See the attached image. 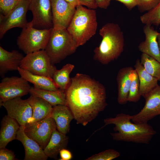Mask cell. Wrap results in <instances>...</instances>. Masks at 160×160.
I'll return each instance as SVG.
<instances>
[{"label":"cell","instance_id":"obj_1","mask_svg":"<svg viewBox=\"0 0 160 160\" xmlns=\"http://www.w3.org/2000/svg\"><path fill=\"white\" fill-rule=\"evenodd\" d=\"M71 79L65 91L67 106L77 123L85 126L107 106L105 89L85 74L78 73Z\"/></svg>","mask_w":160,"mask_h":160},{"label":"cell","instance_id":"obj_2","mask_svg":"<svg viewBox=\"0 0 160 160\" xmlns=\"http://www.w3.org/2000/svg\"><path fill=\"white\" fill-rule=\"evenodd\" d=\"M132 115L120 113L114 117L105 119V126L113 124L114 133H111L113 139L118 141L148 144L156 133L153 127L147 123H136L132 122Z\"/></svg>","mask_w":160,"mask_h":160},{"label":"cell","instance_id":"obj_3","mask_svg":"<svg viewBox=\"0 0 160 160\" xmlns=\"http://www.w3.org/2000/svg\"><path fill=\"white\" fill-rule=\"evenodd\" d=\"M99 33L102 39L99 46L94 50V58L106 65L117 59L123 52V32L118 24L108 23L101 27Z\"/></svg>","mask_w":160,"mask_h":160},{"label":"cell","instance_id":"obj_4","mask_svg":"<svg viewBox=\"0 0 160 160\" xmlns=\"http://www.w3.org/2000/svg\"><path fill=\"white\" fill-rule=\"evenodd\" d=\"M97 26L96 11L79 5L67 29L78 47L85 44L96 33Z\"/></svg>","mask_w":160,"mask_h":160},{"label":"cell","instance_id":"obj_5","mask_svg":"<svg viewBox=\"0 0 160 160\" xmlns=\"http://www.w3.org/2000/svg\"><path fill=\"white\" fill-rule=\"evenodd\" d=\"M77 47L67 29L52 28L44 49L52 63H60L74 53Z\"/></svg>","mask_w":160,"mask_h":160},{"label":"cell","instance_id":"obj_6","mask_svg":"<svg viewBox=\"0 0 160 160\" xmlns=\"http://www.w3.org/2000/svg\"><path fill=\"white\" fill-rule=\"evenodd\" d=\"M51 29H37L33 27L31 21L28 22L17 38L18 48L26 55L44 50Z\"/></svg>","mask_w":160,"mask_h":160},{"label":"cell","instance_id":"obj_7","mask_svg":"<svg viewBox=\"0 0 160 160\" xmlns=\"http://www.w3.org/2000/svg\"><path fill=\"white\" fill-rule=\"evenodd\" d=\"M20 68L33 74L52 78L57 69L44 50L26 55L22 60Z\"/></svg>","mask_w":160,"mask_h":160},{"label":"cell","instance_id":"obj_8","mask_svg":"<svg viewBox=\"0 0 160 160\" xmlns=\"http://www.w3.org/2000/svg\"><path fill=\"white\" fill-rule=\"evenodd\" d=\"M31 0H20L15 7L6 15H0V39L12 28H23L27 25L26 15Z\"/></svg>","mask_w":160,"mask_h":160},{"label":"cell","instance_id":"obj_9","mask_svg":"<svg viewBox=\"0 0 160 160\" xmlns=\"http://www.w3.org/2000/svg\"><path fill=\"white\" fill-rule=\"evenodd\" d=\"M56 129L55 121L49 116L40 121L27 123L25 125L24 131L29 137L36 141L44 149L52 132Z\"/></svg>","mask_w":160,"mask_h":160},{"label":"cell","instance_id":"obj_10","mask_svg":"<svg viewBox=\"0 0 160 160\" xmlns=\"http://www.w3.org/2000/svg\"><path fill=\"white\" fill-rule=\"evenodd\" d=\"M28 82L20 76L4 77L0 83V104L29 93Z\"/></svg>","mask_w":160,"mask_h":160},{"label":"cell","instance_id":"obj_11","mask_svg":"<svg viewBox=\"0 0 160 160\" xmlns=\"http://www.w3.org/2000/svg\"><path fill=\"white\" fill-rule=\"evenodd\" d=\"M28 10L33 14L31 22L34 28L38 29L53 28L51 0H31Z\"/></svg>","mask_w":160,"mask_h":160},{"label":"cell","instance_id":"obj_12","mask_svg":"<svg viewBox=\"0 0 160 160\" xmlns=\"http://www.w3.org/2000/svg\"><path fill=\"white\" fill-rule=\"evenodd\" d=\"M145 104L137 113L132 115V121L136 123H147L160 115V86L158 84L144 97Z\"/></svg>","mask_w":160,"mask_h":160},{"label":"cell","instance_id":"obj_13","mask_svg":"<svg viewBox=\"0 0 160 160\" xmlns=\"http://www.w3.org/2000/svg\"><path fill=\"white\" fill-rule=\"evenodd\" d=\"M6 109L7 115L15 120L20 126L25 125L32 117V110L27 99L16 97L0 104Z\"/></svg>","mask_w":160,"mask_h":160},{"label":"cell","instance_id":"obj_14","mask_svg":"<svg viewBox=\"0 0 160 160\" xmlns=\"http://www.w3.org/2000/svg\"><path fill=\"white\" fill-rule=\"evenodd\" d=\"M53 28L67 29L75 13L76 7L65 0H51Z\"/></svg>","mask_w":160,"mask_h":160},{"label":"cell","instance_id":"obj_15","mask_svg":"<svg viewBox=\"0 0 160 160\" xmlns=\"http://www.w3.org/2000/svg\"><path fill=\"white\" fill-rule=\"evenodd\" d=\"M25 126H20L16 140L23 145L25 150L24 160H46L48 157L44 150L35 141L29 137L24 131Z\"/></svg>","mask_w":160,"mask_h":160},{"label":"cell","instance_id":"obj_16","mask_svg":"<svg viewBox=\"0 0 160 160\" xmlns=\"http://www.w3.org/2000/svg\"><path fill=\"white\" fill-rule=\"evenodd\" d=\"M143 31L145 36V41L138 46L139 50L154 58L160 63V51L157 41L159 33L150 25H145Z\"/></svg>","mask_w":160,"mask_h":160},{"label":"cell","instance_id":"obj_17","mask_svg":"<svg viewBox=\"0 0 160 160\" xmlns=\"http://www.w3.org/2000/svg\"><path fill=\"white\" fill-rule=\"evenodd\" d=\"M24 57L16 50L9 52L0 46V76L4 78L8 71H17Z\"/></svg>","mask_w":160,"mask_h":160},{"label":"cell","instance_id":"obj_18","mask_svg":"<svg viewBox=\"0 0 160 160\" xmlns=\"http://www.w3.org/2000/svg\"><path fill=\"white\" fill-rule=\"evenodd\" d=\"M50 116L55 121L58 131L65 135L69 132L70 123L74 118L67 106L58 105L53 106Z\"/></svg>","mask_w":160,"mask_h":160},{"label":"cell","instance_id":"obj_19","mask_svg":"<svg viewBox=\"0 0 160 160\" xmlns=\"http://www.w3.org/2000/svg\"><path fill=\"white\" fill-rule=\"evenodd\" d=\"M20 127L15 120L7 115L3 117L0 130V148H5L9 143L16 139Z\"/></svg>","mask_w":160,"mask_h":160},{"label":"cell","instance_id":"obj_20","mask_svg":"<svg viewBox=\"0 0 160 160\" xmlns=\"http://www.w3.org/2000/svg\"><path fill=\"white\" fill-rule=\"evenodd\" d=\"M133 68L131 67L122 68L119 71L117 77L118 85L117 101L120 105L126 104L128 101L131 82V74Z\"/></svg>","mask_w":160,"mask_h":160},{"label":"cell","instance_id":"obj_21","mask_svg":"<svg viewBox=\"0 0 160 160\" xmlns=\"http://www.w3.org/2000/svg\"><path fill=\"white\" fill-rule=\"evenodd\" d=\"M32 110V115L28 123L42 120L50 116L53 106L40 97L31 95L28 98Z\"/></svg>","mask_w":160,"mask_h":160},{"label":"cell","instance_id":"obj_22","mask_svg":"<svg viewBox=\"0 0 160 160\" xmlns=\"http://www.w3.org/2000/svg\"><path fill=\"white\" fill-rule=\"evenodd\" d=\"M29 93L43 99L52 106L58 105L67 106L65 91L59 89L57 90H49L33 86L31 87Z\"/></svg>","mask_w":160,"mask_h":160},{"label":"cell","instance_id":"obj_23","mask_svg":"<svg viewBox=\"0 0 160 160\" xmlns=\"http://www.w3.org/2000/svg\"><path fill=\"white\" fill-rule=\"evenodd\" d=\"M68 137L58 131L57 129L52 133L50 139L43 149L45 154L48 157L56 159L60 150L66 148Z\"/></svg>","mask_w":160,"mask_h":160},{"label":"cell","instance_id":"obj_24","mask_svg":"<svg viewBox=\"0 0 160 160\" xmlns=\"http://www.w3.org/2000/svg\"><path fill=\"white\" fill-rule=\"evenodd\" d=\"M138 74L139 81V91L143 97L158 85V80L145 70L140 61L137 59L134 66Z\"/></svg>","mask_w":160,"mask_h":160},{"label":"cell","instance_id":"obj_25","mask_svg":"<svg viewBox=\"0 0 160 160\" xmlns=\"http://www.w3.org/2000/svg\"><path fill=\"white\" fill-rule=\"evenodd\" d=\"M20 76L34 87L41 89L57 90L59 89L52 78L45 76L34 74L19 68L17 70Z\"/></svg>","mask_w":160,"mask_h":160},{"label":"cell","instance_id":"obj_26","mask_svg":"<svg viewBox=\"0 0 160 160\" xmlns=\"http://www.w3.org/2000/svg\"><path fill=\"white\" fill-rule=\"evenodd\" d=\"M74 67L73 64L68 63L55 71L52 78L59 89L65 91L68 89L71 82L70 75Z\"/></svg>","mask_w":160,"mask_h":160},{"label":"cell","instance_id":"obj_27","mask_svg":"<svg viewBox=\"0 0 160 160\" xmlns=\"http://www.w3.org/2000/svg\"><path fill=\"white\" fill-rule=\"evenodd\" d=\"M140 63L145 71L160 81V63L152 57L142 53Z\"/></svg>","mask_w":160,"mask_h":160},{"label":"cell","instance_id":"obj_28","mask_svg":"<svg viewBox=\"0 0 160 160\" xmlns=\"http://www.w3.org/2000/svg\"><path fill=\"white\" fill-rule=\"evenodd\" d=\"M131 82L128 97V101L137 102L140 98L141 95L139 91V81L135 70H132L131 74Z\"/></svg>","mask_w":160,"mask_h":160},{"label":"cell","instance_id":"obj_29","mask_svg":"<svg viewBox=\"0 0 160 160\" xmlns=\"http://www.w3.org/2000/svg\"><path fill=\"white\" fill-rule=\"evenodd\" d=\"M140 20L145 25H159L160 24V2L154 8L141 16Z\"/></svg>","mask_w":160,"mask_h":160},{"label":"cell","instance_id":"obj_30","mask_svg":"<svg viewBox=\"0 0 160 160\" xmlns=\"http://www.w3.org/2000/svg\"><path fill=\"white\" fill-rule=\"evenodd\" d=\"M120 155V153L113 149H108L88 157L86 160H111Z\"/></svg>","mask_w":160,"mask_h":160},{"label":"cell","instance_id":"obj_31","mask_svg":"<svg viewBox=\"0 0 160 160\" xmlns=\"http://www.w3.org/2000/svg\"><path fill=\"white\" fill-rule=\"evenodd\" d=\"M137 7L141 12H148L155 7L160 0H137Z\"/></svg>","mask_w":160,"mask_h":160},{"label":"cell","instance_id":"obj_32","mask_svg":"<svg viewBox=\"0 0 160 160\" xmlns=\"http://www.w3.org/2000/svg\"><path fill=\"white\" fill-rule=\"evenodd\" d=\"M20 0H0L1 14L6 15L15 7Z\"/></svg>","mask_w":160,"mask_h":160},{"label":"cell","instance_id":"obj_33","mask_svg":"<svg viewBox=\"0 0 160 160\" xmlns=\"http://www.w3.org/2000/svg\"><path fill=\"white\" fill-rule=\"evenodd\" d=\"M0 160H17L14 152L6 148H0Z\"/></svg>","mask_w":160,"mask_h":160},{"label":"cell","instance_id":"obj_34","mask_svg":"<svg viewBox=\"0 0 160 160\" xmlns=\"http://www.w3.org/2000/svg\"><path fill=\"white\" fill-rule=\"evenodd\" d=\"M116 0L123 4L129 10H132L137 5V0Z\"/></svg>","mask_w":160,"mask_h":160},{"label":"cell","instance_id":"obj_35","mask_svg":"<svg viewBox=\"0 0 160 160\" xmlns=\"http://www.w3.org/2000/svg\"><path fill=\"white\" fill-rule=\"evenodd\" d=\"M60 160H70L72 157L71 152L66 148L62 149L60 152Z\"/></svg>","mask_w":160,"mask_h":160},{"label":"cell","instance_id":"obj_36","mask_svg":"<svg viewBox=\"0 0 160 160\" xmlns=\"http://www.w3.org/2000/svg\"><path fill=\"white\" fill-rule=\"evenodd\" d=\"M80 5L85 6L88 8L95 9L97 7L95 0H79Z\"/></svg>","mask_w":160,"mask_h":160},{"label":"cell","instance_id":"obj_37","mask_svg":"<svg viewBox=\"0 0 160 160\" xmlns=\"http://www.w3.org/2000/svg\"><path fill=\"white\" fill-rule=\"evenodd\" d=\"M97 7L106 9L109 6L111 0H95Z\"/></svg>","mask_w":160,"mask_h":160},{"label":"cell","instance_id":"obj_38","mask_svg":"<svg viewBox=\"0 0 160 160\" xmlns=\"http://www.w3.org/2000/svg\"><path fill=\"white\" fill-rule=\"evenodd\" d=\"M68 2L76 7L80 5L79 0H65Z\"/></svg>","mask_w":160,"mask_h":160},{"label":"cell","instance_id":"obj_39","mask_svg":"<svg viewBox=\"0 0 160 160\" xmlns=\"http://www.w3.org/2000/svg\"><path fill=\"white\" fill-rule=\"evenodd\" d=\"M157 41L158 42V44L159 45V48L160 51V33H159L158 37H157Z\"/></svg>","mask_w":160,"mask_h":160}]
</instances>
